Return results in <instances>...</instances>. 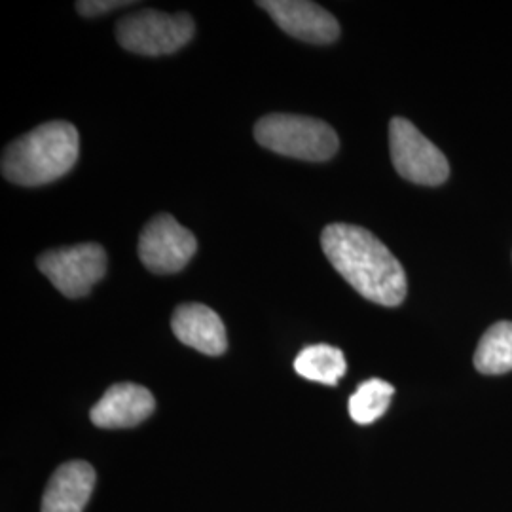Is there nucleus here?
I'll use <instances>...</instances> for the list:
<instances>
[{
  "instance_id": "nucleus-5",
  "label": "nucleus",
  "mask_w": 512,
  "mask_h": 512,
  "mask_svg": "<svg viewBox=\"0 0 512 512\" xmlns=\"http://www.w3.org/2000/svg\"><path fill=\"white\" fill-rule=\"evenodd\" d=\"M391 160L397 173L421 186H439L450 175L446 156L420 129L404 118H393L389 126Z\"/></svg>"
},
{
  "instance_id": "nucleus-1",
  "label": "nucleus",
  "mask_w": 512,
  "mask_h": 512,
  "mask_svg": "<svg viewBox=\"0 0 512 512\" xmlns=\"http://www.w3.org/2000/svg\"><path fill=\"white\" fill-rule=\"evenodd\" d=\"M321 245L334 270L363 298L387 308L403 304L404 268L372 232L336 222L323 230Z\"/></svg>"
},
{
  "instance_id": "nucleus-4",
  "label": "nucleus",
  "mask_w": 512,
  "mask_h": 512,
  "mask_svg": "<svg viewBox=\"0 0 512 512\" xmlns=\"http://www.w3.org/2000/svg\"><path fill=\"white\" fill-rule=\"evenodd\" d=\"M194 37V21L188 14H164L158 10H141L120 19L116 38L120 46L133 54H175Z\"/></svg>"
},
{
  "instance_id": "nucleus-13",
  "label": "nucleus",
  "mask_w": 512,
  "mask_h": 512,
  "mask_svg": "<svg viewBox=\"0 0 512 512\" xmlns=\"http://www.w3.org/2000/svg\"><path fill=\"white\" fill-rule=\"evenodd\" d=\"M475 366L482 374H505L512 370V323L501 321L490 327L478 342Z\"/></svg>"
},
{
  "instance_id": "nucleus-8",
  "label": "nucleus",
  "mask_w": 512,
  "mask_h": 512,
  "mask_svg": "<svg viewBox=\"0 0 512 512\" xmlns=\"http://www.w3.org/2000/svg\"><path fill=\"white\" fill-rule=\"evenodd\" d=\"M279 29L287 35L310 42V44H330L340 37V25L336 18L315 2L308 0H260Z\"/></svg>"
},
{
  "instance_id": "nucleus-10",
  "label": "nucleus",
  "mask_w": 512,
  "mask_h": 512,
  "mask_svg": "<svg viewBox=\"0 0 512 512\" xmlns=\"http://www.w3.org/2000/svg\"><path fill=\"white\" fill-rule=\"evenodd\" d=\"M173 334L184 346L196 349L203 355L219 357L228 348L224 323L217 311L203 304H183L171 319Z\"/></svg>"
},
{
  "instance_id": "nucleus-15",
  "label": "nucleus",
  "mask_w": 512,
  "mask_h": 512,
  "mask_svg": "<svg viewBox=\"0 0 512 512\" xmlns=\"http://www.w3.org/2000/svg\"><path fill=\"white\" fill-rule=\"evenodd\" d=\"M131 4L133 2H128V0H84V2H76V10H78V14L86 16V18H93V16H101V14H107L116 8L131 6Z\"/></svg>"
},
{
  "instance_id": "nucleus-2",
  "label": "nucleus",
  "mask_w": 512,
  "mask_h": 512,
  "mask_svg": "<svg viewBox=\"0 0 512 512\" xmlns=\"http://www.w3.org/2000/svg\"><path fill=\"white\" fill-rule=\"evenodd\" d=\"M80 152L78 129L69 122H48L19 137L2 154V175L19 186H42L73 169Z\"/></svg>"
},
{
  "instance_id": "nucleus-14",
  "label": "nucleus",
  "mask_w": 512,
  "mask_h": 512,
  "mask_svg": "<svg viewBox=\"0 0 512 512\" xmlns=\"http://www.w3.org/2000/svg\"><path fill=\"white\" fill-rule=\"evenodd\" d=\"M395 387L384 380H368L359 385L357 391L349 399V416L359 425H370L380 420L387 412Z\"/></svg>"
},
{
  "instance_id": "nucleus-9",
  "label": "nucleus",
  "mask_w": 512,
  "mask_h": 512,
  "mask_svg": "<svg viewBox=\"0 0 512 512\" xmlns=\"http://www.w3.org/2000/svg\"><path fill=\"white\" fill-rule=\"evenodd\" d=\"M154 410L156 401L147 387L116 384L93 406L90 418L101 429H128L148 420Z\"/></svg>"
},
{
  "instance_id": "nucleus-11",
  "label": "nucleus",
  "mask_w": 512,
  "mask_h": 512,
  "mask_svg": "<svg viewBox=\"0 0 512 512\" xmlns=\"http://www.w3.org/2000/svg\"><path fill=\"white\" fill-rule=\"evenodd\" d=\"M95 471L86 461H69L55 471L42 497V512H84L95 488Z\"/></svg>"
},
{
  "instance_id": "nucleus-12",
  "label": "nucleus",
  "mask_w": 512,
  "mask_h": 512,
  "mask_svg": "<svg viewBox=\"0 0 512 512\" xmlns=\"http://www.w3.org/2000/svg\"><path fill=\"white\" fill-rule=\"evenodd\" d=\"M298 376L323 385H336L346 374L348 365L342 349L329 344H315L302 349L294 359Z\"/></svg>"
},
{
  "instance_id": "nucleus-6",
  "label": "nucleus",
  "mask_w": 512,
  "mask_h": 512,
  "mask_svg": "<svg viewBox=\"0 0 512 512\" xmlns=\"http://www.w3.org/2000/svg\"><path fill=\"white\" fill-rule=\"evenodd\" d=\"M38 270L67 298L88 296L107 274V253L97 243L54 249L38 256Z\"/></svg>"
},
{
  "instance_id": "nucleus-7",
  "label": "nucleus",
  "mask_w": 512,
  "mask_h": 512,
  "mask_svg": "<svg viewBox=\"0 0 512 512\" xmlns=\"http://www.w3.org/2000/svg\"><path fill=\"white\" fill-rule=\"evenodd\" d=\"M198 251V241L171 215L148 222L139 238V258L152 274H177Z\"/></svg>"
},
{
  "instance_id": "nucleus-3",
  "label": "nucleus",
  "mask_w": 512,
  "mask_h": 512,
  "mask_svg": "<svg viewBox=\"0 0 512 512\" xmlns=\"http://www.w3.org/2000/svg\"><path fill=\"white\" fill-rule=\"evenodd\" d=\"M260 147L304 162H327L340 147L336 131L327 122L300 114H268L255 126Z\"/></svg>"
}]
</instances>
